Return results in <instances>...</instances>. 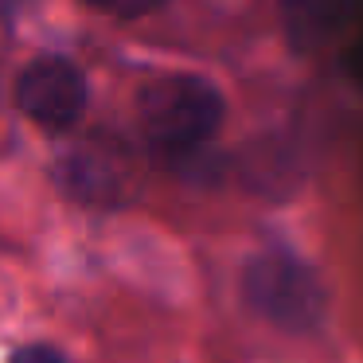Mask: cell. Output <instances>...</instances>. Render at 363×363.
<instances>
[{"instance_id":"obj_1","label":"cell","mask_w":363,"mask_h":363,"mask_svg":"<svg viewBox=\"0 0 363 363\" xmlns=\"http://www.w3.org/2000/svg\"><path fill=\"white\" fill-rule=\"evenodd\" d=\"M137 121L152 152H160L164 164L176 168L188 157L211 149L215 133L227 121V98L203 74H157L137 94Z\"/></svg>"},{"instance_id":"obj_2","label":"cell","mask_w":363,"mask_h":363,"mask_svg":"<svg viewBox=\"0 0 363 363\" xmlns=\"http://www.w3.org/2000/svg\"><path fill=\"white\" fill-rule=\"evenodd\" d=\"M242 301L250 313L289 336H308L324 324L328 313V289L320 274L293 250H262L242 269Z\"/></svg>"},{"instance_id":"obj_3","label":"cell","mask_w":363,"mask_h":363,"mask_svg":"<svg viewBox=\"0 0 363 363\" xmlns=\"http://www.w3.org/2000/svg\"><path fill=\"white\" fill-rule=\"evenodd\" d=\"M16 110L32 121L35 129L59 137L71 133L82 118H86L90 106V82L74 59L67 55H35L20 67L16 86Z\"/></svg>"},{"instance_id":"obj_4","label":"cell","mask_w":363,"mask_h":363,"mask_svg":"<svg viewBox=\"0 0 363 363\" xmlns=\"http://www.w3.org/2000/svg\"><path fill=\"white\" fill-rule=\"evenodd\" d=\"M281 28L293 51L324 55L352 35L359 20V0H277Z\"/></svg>"},{"instance_id":"obj_5","label":"cell","mask_w":363,"mask_h":363,"mask_svg":"<svg viewBox=\"0 0 363 363\" xmlns=\"http://www.w3.org/2000/svg\"><path fill=\"white\" fill-rule=\"evenodd\" d=\"M55 180L71 199L86 207H118L125 203V168L98 145H82L55 160Z\"/></svg>"},{"instance_id":"obj_6","label":"cell","mask_w":363,"mask_h":363,"mask_svg":"<svg viewBox=\"0 0 363 363\" xmlns=\"http://www.w3.org/2000/svg\"><path fill=\"white\" fill-rule=\"evenodd\" d=\"M235 168L246 188L258 191L262 199H289V191H297L301 176H305L301 157L281 137H262V141L246 145L242 164H235Z\"/></svg>"},{"instance_id":"obj_7","label":"cell","mask_w":363,"mask_h":363,"mask_svg":"<svg viewBox=\"0 0 363 363\" xmlns=\"http://www.w3.org/2000/svg\"><path fill=\"white\" fill-rule=\"evenodd\" d=\"M82 4L118 20H141V16H152L157 9H164L168 0H82Z\"/></svg>"},{"instance_id":"obj_8","label":"cell","mask_w":363,"mask_h":363,"mask_svg":"<svg viewBox=\"0 0 363 363\" xmlns=\"http://www.w3.org/2000/svg\"><path fill=\"white\" fill-rule=\"evenodd\" d=\"M9 363H71V359H67L55 344H24V347L12 352Z\"/></svg>"},{"instance_id":"obj_9","label":"cell","mask_w":363,"mask_h":363,"mask_svg":"<svg viewBox=\"0 0 363 363\" xmlns=\"http://www.w3.org/2000/svg\"><path fill=\"white\" fill-rule=\"evenodd\" d=\"M20 9H24V0H4V16H9V20H16Z\"/></svg>"}]
</instances>
